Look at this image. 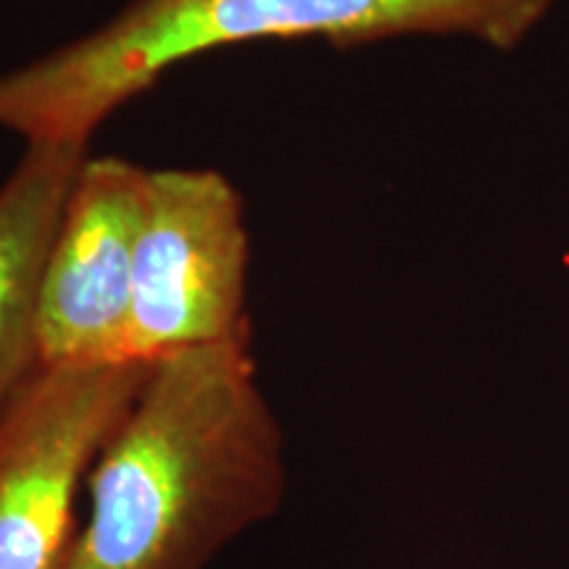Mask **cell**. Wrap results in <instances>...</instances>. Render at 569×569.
<instances>
[{"label":"cell","mask_w":569,"mask_h":569,"mask_svg":"<svg viewBox=\"0 0 569 569\" xmlns=\"http://www.w3.org/2000/svg\"><path fill=\"white\" fill-rule=\"evenodd\" d=\"M61 569H209L282 509L288 453L251 343L151 361L88 475Z\"/></svg>","instance_id":"obj_1"},{"label":"cell","mask_w":569,"mask_h":569,"mask_svg":"<svg viewBox=\"0 0 569 569\" xmlns=\"http://www.w3.org/2000/svg\"><path fill=\"white\" fill-rule=\"evenodd\" d=\"M146 182L148 169L122 156L82 161L42 272V367L132 365L127 330Z\"/></svg>","instance_id":"obj_5"},{"label":"cell","mask_w":569,"mask_h":569,"mask_svg":"<svg viewBox=\"0 0 569 569\" xmlns=\"http://www.w3.org/2000/svg\"><path fill=\"white\" fill-rule=\"evenodd\" d=\"M148 367H42L0 411V569H61L77 498Z\"/></svg>","instance_id":"obj_4"},{"label":"cell","mask_w":569,"mask_h":569,"mask_svg":"<svg viewBox=\"0 0 569 569\" xmlns=\"http://www.w3.org/2000/svg\"><path fill=\"white\" fill-rule=\"evenodd\" d=\"M251 234L238 188L217 169H148L127 361L251 343Z\"/></svg>","instance_id":"obj_3"},{"label":"cell","mask_w":569,"mask_h":569,"mask_svg":"<svg viewBox=\"0 0 569 569\" xmlns=\"http://www.w3.org/2000/svg\"><path fill=\"white\" fill-rule=\"evenodd\" d=\"M88 142H27L0 184V411L40 372L38 306L48 251Z\"/></svg>","instance_id":"obj_6"},{"label":"cell","mask_w":569,"mask_h":569,"mask_svg":"<svg viewBox=\"0 0 569 569\" xmlns=\"http://www.w3.org/2000/svg\"><path fill=\"white\" fill-rule=\"evenodd\" d=\"M557 0H130L98 30L0 74V130L80 140L167 71L219 48L325 40L336 48L467 34L511 51Z\"/></svg>","instance_id":"obj_2"}]
</instances>
